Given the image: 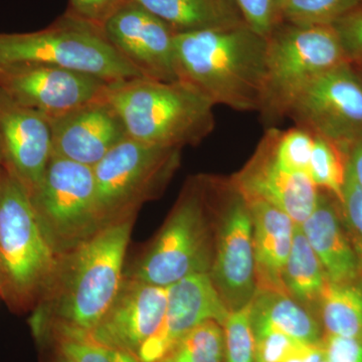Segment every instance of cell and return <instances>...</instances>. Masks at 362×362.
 Returning a JSON list of instances; mask_svg holds the SVG:
<instances>
[{"mask_svg":"<svg viewBox=\"0 0 362 362\" xmlns=\"http://www.w3.org/2000/svg\"><path fill=\"white\" fill-rule=\"evenodd\" d=\"M226 362H256L252 301L230 311L223 322Z\"/></svg>","mask_w":362,"mask_h":362,"instance_id":"f546056e","label":"cell"},{"mask_svg":"<svg viewBox=\"0 0 362 362\" xmlns=\"http://www.w3.org/2000/svg\"><path fill=\"white\" fill-rule=\"evenodd\" d=\"M106 98L128 137L145 144L181 148L199 144L214 128V105L180 81L113 83Z\"/></svg>","mask_w":362,"mask_h":362,"instance_id":"3957f363","label":"cell"},{"mask_svg":"<svg viewBox=\"0 0 362 362\" xmlns=\"http://www.w3.org/2000/svg\"><path fill=\"white\" fill-rule=\"evenodd\" d=\"M340 211L345 230L356 252L362 272V187L352 175L349 166L343 188Z\"/></svg>","mask_w":362,"mask_h":362,"instance_id":"1f68e13d","label":"cell"},{"mask_svg":"<svg viewBox=\"0 0 362 362\" xmlns=\"http://www.w3.org/2000/svg\"><path fill=\"white\" fill-rule=\"evenodd\" d=\"M4 164H6V162H4V151H2L1 144H0V168H1Z\"/></svg>","mask_w":362,"mask_h":362,"instance_id":"60d3db41","label":"cell"},{"mask_svg":"<svg viewBox=\"0 0 362 362\" xmlns=\"http://www.w3.org/2000/svg\"><path fill=\"white\" fill-rule=\"evenodd\" d=\"M349 166L352 175L362 187V139L349 147Z\"/></svg>","mask_w":362,"mask_h":362,"instance_id":"8d00e7d4","label":"cell"},{"mask_svg":"<svg viewBox=\"0 0 362 362\" xmlns=\"http://www.w3.org/2000/svg\"><path fill=\"white\" fill-rule=\"evenodd\" d=\"M52 153L94 168L127 139L122 119L107 98L49 120Z\"/></svg>","mask_w":362,"mask_h":362,"instance_id":"ac0fdd59","label":"cell"},{"mask_svg":"<svg viewBox=\"0 0 362 362\" xmlns=\"http://www.w3.org/2000/svg\"><path fill=\"white\" fill-rule=\"evenodd\" d=\"M104 35L142 78L175 82L176 33L160 18L134 1L128 2L105 23Z\"/></svg>","mask_w":362,"mask_h":362,"instance_id":"7c38bea8","label":"cell"},{"mask_svg":"<svg viewBox=\"0 0 362 362\" xmlns=\"http://www.w3.org/2000/svg\"><path fill=\"white\" fill-rule=\"evenodd\" d=\"M0 169H1V168H0Z\"/></svg>","mask_w":362,"mask_h":362,"instance_id":"ee69618b","label":"cell"},{"mask_svg":"<svg viewBox=\"0 0 362 362\" xmlns=\"http://www.w3.org/2000/svg\"><path fill=\"white\" fill-rule=\"evenodd\" d=\"M168 300V287L124 277L110 308L88 333L101 344L137 356L144 342L158 330Z\"/></svg>","mask_w":362,"mask_h":362,"instance_id":"9a60e30c","label":"cell"},{"mask_svg":"<svg viewBox=\"0 0 362 362\" xmlns=\"http://www.w3.org/2000/svg\"><path fill=\"white\" fill-rule=\"evenodd\" d=\"M276 2H277V0H276Z\"/></svg>","mask_w":362,"mask_h":362,"instance_id":"7bdbcfd3","label":"cell"},{"mask_svg":"<svg viewBox=\"0 0 362 362\" xmlns=\"http://www.w3.org/2000/svg\"><path fill=\"white\" fill-rule=\"evenodd\" d=\"M349 63L332 25L279 23L267 37L266 78L262 115L277 120L314 78Z\"/></svg>","mask_w":362,"mask_h":362,"instance_id":"8992f818","label":"cell"},{"mask_svg":"<svg viewBox=\"0 0 362 362\" xmlns=\"http://www.w3.org/2000/svg\"><path fill=\"white\" fill-rule=\"evenodd\" d=\"M0 144L7 168L32 194L52 156L51 125L45 117L14 101L1 87Z\"/></svg>","mask_w":362,"mask_h":362,"instance_id":"e0dca14e","label":"cell"},{"mask_svg":"<svg viewBox=\"0 0 362 362\" xmlns=\"http://www.w3.org/2000/svg\"><path fill=\"white\" fill-rule=\"evenodd\" d=\"M267 39L244 25L176 33L177 80L209 102L259 111L266 78Z\"/></svg>","mask_w":362,"mask_h":362,"instance_id":"7a4b0ae2","label":"cell"},{"mask_svg":"<svg viewBox=\"0 0 362 362\" xmlns=\"http://www.w3.org/2000/svg\"><path fill=\"white\" fill-rule=\"evenodd\" d=\"M301 228L328 280L358 282L361 265L343 223L340 202L332 194L319 192L315 209Z\"/></svg>","mask_w":362,"mask_h":362,"instance_id":"ffe728a7","label":"cell"},{"mask_svg":"<svg viewBox=\"0 0 362 362\" xmlns=\"http://www.w3.org/2000/svg\"><path fill=\"white\" fill-rule=\"evenodd\" d=\"M266 135L270 141L274 159L280 168L309 175L315 138L313 133L296 126L286 131L272 128L267 131Z\"/></svg>","mask_w":362,"mask_h":362,"instance_id":"4316f807","label":"cell"},{"mask_svg":"<svg viewBox=\"0 0 362 362\" xmlns=\"http://www.w3.org/2000/svg\"><path fill=\"white\" fill-rule=\"evenodd\" d=\"M30 197L45 235L59 257L107 226L98 207L90 166L52 154L44 177Z\"/></svg>","mask_w":362,"mask_h":362,"instance_id":"52a82bcc","label":"cell"},{"mask_svg":"<svg viewBox=\"0 0 362 362\" xmlns=\"http://www.w3.org/2000/svg\"><path fill=\"white\" fill-rule=\"evenodd\" d=\"M59 354L73 362H141L137 356L93 339L87 331L56 328Z\"/></svg>","mask_w":362,"mask_h":362,"instance_id":"83f0119b","label":"cell"},{"mask_svg":"<svg viewBox=\"0 0 362 362\" xmlns=\"http://www.w3.org/2000/svg\"><path fill=\"white\" fill-rule=\"evenodd\" d=\"M232 185L244 199H263L278 207L296 226H302L313 213L319 197L310 176L278 165L266 134L249 163L233 176Z\"/></svg>","mask_w":362,"mask_h":362,"instance_id":"2e32d148","label":"cell"},{"mask_svg":"<svg viewBox=\"0 0 362 362\" xmlns=\"http://www.w3.org/2000/svg\"><path fill=\"white\" fill-rule=\"evenodd\" d=\"M160 362H187L185 359L180 358V356H176L175 354H170L165 358L162 359Z\"/></svg>","mask_w":362,"mask_h":362,"instance_id":"f35d334b","label":"cell"},{"mask_svg":"<svg viewBox=\"0 0 362 362\" xmlns=\"http://www.w3.org/2000/svg\"><path fill=\"white\" fill-rule=\"evenodd\" d=\"M113 83L88 74L45 65L0 68V87L14 101L47 120L106 98Z\"/></svg>","mask_w":362,"mask_h":362,"instance_id":"8fae6325","label":"cell"},{"mask_svg":"<svg viewBox=\"0 0 362 362\" xmlns=\"http://www.w3.org/2000/svg\"><path fill=\"white\" fill-rule=\"evenodd\" d=\"M322 347L328 362H362V341L325 333Z\"/></svg>","mask_w":362,"mask_h":362,"instance_id":"d590c367","label":"cell"},{"mask_svg":"<svg viewBox=\"0 0 362 362\" xmlns=\"http://www.w3.org/2000/svg\"><path fill=\"white\" fill-rule=\"evenodd\" d=\"M362 0H277L279 23L296 26L332 25L361 6Z\"/></svg>","mask_w":362,"mask_h":362,"instance_id":"484cf974","label":"cell"},{"mask_svg":"<svg viewBox=\"0 0 362 362\" xmlns=\"http://www.w3.org/2000/svg\"><path fill=\"white\" fill-rule=\"evenodd\" d=\"M204 185L185 187L151 246L124 272V277L169 287L181 279L211 270L209 233L204 216Z\"/></svg>","mask_w":362,"mask_h":362,"instance_id":"9c48e42d","label":"cell"},{"mask_svg":"<svg viewBox=\"0 0 362 362\" xmlns=\"http://www.w3.org/2000/svg\"><path fill=\"white\" fill-rule=\"evenodd\" d=\"M246 25L263 37H268L279 25L276 0H233Z\"/></svg>","mask_w":362,"mask_h":362,"instance_id":"d6a6232c","label":"cell"},{"mask_svg":"<svg viewBox=\"0 0 362 362\" xmlns=\"http://www.w3.org/2000/svg\"><path fill=\"white\" fill-rule=\"evenodd\" d=\"M160 18L175 33L244 25L233 0H132Z\"/></svg>","mask_w":362,"mask_h":362,"instance_id":"44dd1931","label":"cell"},{"mask_svg":"<svg viewBox=\"0 0 362 362\" xmlns=\"http://www.w3.org/2000/svg\"><path fill=\"white\" fill-rule=\"evenodd\" d=\"M244 199L252 221L256 292H277L290 296L283 275L291 251L294 221L263 199Z\"/></svg>","mask_w":362,"mask_h":362,"instance_id":"d6986e66","label":"cell"},{"mask_svg":"<svg viewBox=\"0 0 362 362\" xmlns=\"http://www.w3.org/2000/svg\"><path fill=\"white\" fill-rule=\"evenodd\" d=\"M319 302L327 334L362 341V287L356 283H333L326 279Z\"/></svg>","mask_w":362,"mask_h":362,"instance_id":"603a6c76","label":"cell"},{"mask_svg":"<svg viewBox=\"0 0 362 362\" xmlns=\"http://www.w3.org/2000/svg\"><path fill=\"white\" fill-rule=\"evenodd\" d=\"M58 263L30 192L4 164L0 169V292L14 306H30L49 289Z\"/></svg>","mask_w":362,"mask_h":362,"instance_id":"277c9868","label":"cell"},{"mask_svg":"<svg viewBox=\"0 0 362 362\" xmlns=\"http://www.w3.org/2000/svg\"><path fill=\"white\" fill-rule=\"evenodd\" d=\"M130 1L132 0H69L66 13L102 30L106 21Z\"/></svg>","mask_w":362,"mask_h":362,"instance_id":"e575fe53","label":"cell"},{"mask_svg":"<svg viewBox=\"0 0 362 362\" xmlns=\"http://www.w3.org/2000/svg\"><path fill=\"white\" fill-rule=\"evenodd\" d=\"M173 354L187 362H223L225 338L221 324L206 320L195 326L180 340Z\"/></svg>","mask_w":362,"mask_h":362,"instance_id":"f1b7e54d","label":"cell"},{"mask_svg":"<svg viewBox=\"0 0 362 362\" xmlns=\"http://www.w3.org/2000/svg\"><path fill=\"white\" fill-rule=\"evenodd\" d=\"M56 362H73L71 359H69L68 357L63 356V354H59L58 359H57Z\"/></svg>","mask_w":362,"mask_h":362,"instance_id":"ab89813d","label":"cell"},{"mask_svg":"<svg viewBox=\"0 0 362 362\" xmlns=\"http://www.w3.org/2000/svg\"><path fill=\"white\" fill-rule=\"evenodd\" d=\"M347 61L362 64V4L333 23Z\"/></svg>","mask_w":362,"mask_h":362,"instance_id":"836d02e7","label":"cell"},{"mask_svg":"<svg viewBox=\"0 0 362 362\" xmlns=\"http://www.w3.org/2000/svg\"><path fill=\"white\" fill-rule=\"evenodd\" d=\"M232 187L209 273L230 311L249 303L257 291L251 211L244 197Z\"/></svg>","mask_w":362,"mask_h":362,"instance_id":"4fadbf2b","label":"cell"},{"mask_svg":"<svg viewBox=\"0 0 362 362\" xmlns=\"http://www.w3.org/2000/svg\"><path fill=\"white\" fill-rule=\"evenodd\" d=\"M180 149L145 144L128 137L93 168L97 202L105 225L136 216L178 168Z\"/></svg>","mask_w":362,"mask_h":362,"instance_id":"ba28073f","label":"cell"},{"mask_svg":"<svg viewBox=\"0 0 362 362\" xmlns=\"http://www.w3.org/2000/svg\"><path fill=\"white\" fill-rule=\"evenodd\" d=\"M252 330L256 362H285L311 346L269 326L252 325Z\"/></svg>","mask_w":362,"mask_h":362,"instance_id":"4dcf8cb0","label":"cell"},{"mask_svg":"<svg viewBox=\"0 0 362 362\" xmlns=\"http://www.w3.org/2000/svg\"><path fill=\"white\" fill-rule=\"evenodd\" d=\"M230 313L209 273L194 274L168 287V307L158 330L138 351L141 362H160L189 331L206 320L223 325Z\"/></svg>","mask_w":362,"mask_h":362,"instance_id":"5bb4252c","label":"cell"},{"mask_svg":"<svg viewBox=\"0 0 362 362\" xmlns=\"http://www.w3.org/2000/svg\"><path fill=\"white\" fill-rule=\"evenodd\" d=\"M314 136L309 176L317 187L341 202L349 173V150L322 136Z\"/></svg>","mask_w":362,"mask_h":362,"instance_id":"d4e9b609","label":"cell"},{"mask_svg":"<svg viewBox=\"0 0 362 362\" xmlns=\"http://www.w3.org/2000/svg\"><path fill=\"white\" fill-rule=\"evenodd\" d=\"M297 126L349 150L362 139V74L345 63L311 81L290 106Z\"/></svg>","mask_w":362,"mask_h":362,"instance_id":"30bf717a","label":"cell"},{"mask_svg":"<svg viewBox=\"0 0 362 362\" xmlns=\"http://www.w3.org/2000/svg\"><path fill=\"white\" fill-rule=\"evenodd\" d=\"M305 362H328L322 344L312 345L304 357Z\"/></svg>","mask_w":362,"mask_h":362,"instance_id":"74e56055","label":"cell"},{"mask_svg":"<svg viewBox=\"0 0 362 362\" xmlns=\"http://www.w3.org/2000/svg\"><path fill=\"white\" fill-rule=\"evenodd\" d=\"M135 216L113 221L66 254L30 318L39 339L56 328L90 332L109 310L124 280Z\"/></svg>","mask_w":362,"mask_h":362,"instance_id":"6da1fadb","label":"cell"},{"mask_svg":"<svg viewBox=\"0 0 362 362\" xmlns=\"http://www.w3.org/2000/svg\"><path fill=\"white\" fill-rule=\"evenodd\" d=\"M16 65L58 66L109 83L142 78L101 28L66 13L39 32L0 33V68Z\"/></svg>","mask_w":362,"mask_h":362,"instance_id":"5b68a950","label":"cell"},{"mask_svg":"<svg viewBox=\"0 0 362 362\" xmlns=\"http://www.w3.org/2000/svg\"><path fill=\"white\" fill-rule=\"evenodd\" d=\"M252 325H266L305 345L320 344L321 326L289 295L256 292L252 300Z\"/></svg>","mask_w":362,"mask_h":362,"instance_id":"7402d4cb","label":"cell"},{"mask_svg":"<svg viewBox=\"0 0 362 362\" xmlns=\"http://www.w3.org/2000/svg\"><path fill=\"white\" fill-rule=\"evenodd\" d=\"M358 68V70L361 71L362 74V64H359V65H356V64H354Z\"/></svg>","mask_w":362,"mask_h":362,"instance_id":"b9f144b4","label":"cell"},{"mask_svg":"<svg viewBox=\"0 0 362 362\" xmlns=\"http://www.w3.org/2000/svg\"><path fill=\"white\" fill-rule=\"evenodd\" d=\"M326 279L323 267L301 226L295 225L291 251L283 275L288 292L304 303L318 301Z\"/></svg>","mask_w":362,"mask_h":362,"instance_id":"cb8c5ba5","label":"cell"}]
</instances>
